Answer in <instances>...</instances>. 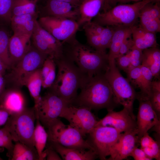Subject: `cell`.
<instances>
[{
  "instance_id": "cell-1",
  "label": "cell",
  "mask_w": 160,
  "mask_h": 160,
  "mask_svg": "<svg viewBox=\"0 0 160 160\" xmlns=\"http://www.w3.org/2000/svg\"><path fill=\"white\" fill-rule=\"evenodd\" d=\"M80 92L71 104L91 110H113L116 103L111 87L104 74L88 77L84 75L79 88Z\"/></svg>"
},
{
  "instance_id": "cell-36",
  "label": "cell",
  "mask_w": 160,
  "mask_h": 160,
  "mask_svg": "<svg viewBox=\"0 0 160 160\" xmlns=\"http://www.w3.org/2000/svg\"><path fill=\"white\" fill-rule=\"evenodd\" d=\"M141 65L131 69L126 73L127 79L131 85L134 89L138 88L140 90L142 89L143 84Z\"/></svg>"
},
{
  "instance_id": "cell-8",
  "label": "cell",
  "mask_w": 160,
  "mask_h": 160,
  "mask_svg": "<svg viewBox=\"0 0 160 160\" xmlns=\"http://www.w3.org/2000/svg\"><path fill=\"white\" fill-rule=\"evenodd\" d=\"M69 103L54 92L49 91L41 97L38 105L34 107L36 119L47 128L60 117Z\"/></svg>"
},
{
  "instance_id": "cell-16",
  "label": "cell",
  "mask_w": 160,
  "mask_h": 160,
  "mask_svg": "<svg viewBox=\"0 0 160 160\" xmlns=\"http://www.w3.org/2000/svg\"><path fill=\"white\" fill-rule=\"evenodd\" d=\"M79 6L57 0H47L41 10L42 16H53L73 20L79 17Z\"/></svg>"
},
{
  "instance_id": "cell-33",
  "label": "cell",
  "mask_w": 160,
  "mask_h": 160,
  "mask_svg": "<svg viewBox=\"0 0 160 160\" xmlns=\"http://www.w3.org/2000/svg\"><path fill=\"white\" fill-rule=\"evenodd\" d=\"M31 40L32 44L37 50L46 55L48 57H52L54 59L53 52L43 37L37 31L35 27L31 35Z\"/></svg>"
},
{
  "instance_id": "cell-12",
  "label": "cell",
  "mask_w": 160,
  "mask_h": 160,
  "mask_svg": "<svg viewBox=\"0 0 160 160\" xmlns=\"http://www.w3.org/2000/svg\"><path fill=\"white\" fill-rule=\"evenodd\" d=\"M47 57L31 44L21 59L12 68V80L18 85L22 86L25 78L30 73L41 68Z\"/></svg>"
},
{
  "instance_id": "cell-30",
  "label": "cell",
  "mask_w": 160,
  "mask_h": 160,
  "mask_svg": "<svg viewBox=\"0 0 160 160\" xmlns=\"http://www.w3.org/2000/svg\"><path fill=\"white\" fill-rule=\"evenodd\" d=\"M38 1V0H14L11 11L12 17L36 12Z\"/></svg>"
},
{
  "instance_id": "cell-52",
  "label": "cell",
  "mask_w": 160,
  "mask_h": 160,
  "mask_svg": "<svg viewBox=\"0 0 160 160\" xmlns=\"http://www.w3.org/2000/svg\"><path fill=\"white\" fill-rule=\"evenodd\" d=\"M3 160L2 159L0 156V160Z\"/></svg>"
},
{
  "instance_id": "cell-38",
  "label": "cell",
  "mask_w": 160,
  "mask_h": 160,
  "mask_svg": "<svg viewBox=\"0 0 160 160\" xmlns=\"http://www.w3.org/2000/svg\"><path fill=\"white\" fill-rule=\"evenodd\" d=\"M113 32L112 27L106 26L100 35L101 51L106 52V50L109 48Z\"/></svg>"
},
{
  "instance_id": "cell-40",
  "label": "cell",
  "mask_w": 160,
  "mask_h": 160,
  "mask_svg": "<svg viewBox=\"0 0 160 160\" xmlns=\"http://www.w3.org/2000/svg\"><path fill=\"white\" fill-rule=\"evenodd\" d=\"M115 61L118 68L126 73L128 71L130 65L129 52L126 55L117 57L115 59Z\"/></svg>"
},
{
  "instance_id": "cell-15",
  "label": "cell",
  "mask_w": 160,
  "mask_h": 160,
  "mask_svg": "<svg viewBox=\"0 0 160 160\" xmlns=\"http://www.w3.org/2000/svg\"><path fill=\"white\" fill-rule=\"evenodd\" d=\"M137 130H133L121 133L117 141L111 148L109 153V160H122L130 156L131 153L139 142Z\"/></svg>"
},
{
  "instance_id": "cell-50",
  "label": "cell",
  "mask_w": 160,
  "mask_h": 160,
  "mask_svg": "<svg viewBox=\"0 0 160 160\" xmlns=\"http://www.w3.org/2000/svg\"><path fill=\"white\" fill-rule=\"evenodd\" d=\"M7 68V67L0 60V75H3Z\"/></svg>"
},
{
  "instance_id": "cell-20",
  "label": "cell",
  "mask_w": 160,
  "mask_h": 160,
  "mask_svg": "<svg viewBox=\"0 0 160 160\" xmlns=\"http://www.w3.org/2000/svg\"><path fill=\"white\" fill-rule=\"evenodd\" d=\"M48 145L55 150L64 160H94L98 157L91 150L69 148L57 143L48 141Z\"/></svg>"
},
{
  "instance_id": "cell-49",
  "label": "cell",
  "mask_w": 160,
  "mask_h": 160,
  "mask_svg": "<svg viewBox=\"0 0 160 160\" xmlns=\"http://www.w3.org/2000/svg\"><path fill=\"white\" fill-rule=\"evenodd\" d=\"M61 1H64L69 3L72 4L79 6L80 4V0H57Z\"/></svg>"
},
{
  "instance_id": "cell-39",
  "label": "cell",
  "mask_w": 160,
  "mask_h": 160,
  "mask_svg": "<svg viewBox=\"0 0 160 160\" xmlns=\"http://www.w3.org/2000/svg\"><path fill=\"white\" fill-rule=\"evenodd\" d=\"M129 54L130 63L127 71L141 65L143 58V50L133 47L129 52Z\"/></svg>"
},
{
  "instance_id": "cell-4",
  "label": "cell",
  "mask_w": 160,
  "mask_h": 160,
  "mask_svg": "<svg viewBox=\"0 0 160 160\" xmlns=\"http://www.w3.org/2000/svg\"><path fill=\"white\" fill-rule=\"evenodd\" d=\"M160 0H143L132 4H119L99 12L93 21L103 26L131 27L136 25L140 11L147 4Z\"/></svg>"
},
{
  "instance_id": "cell-47",
  "label": "cell",
  "mask_w": 160,
  "mask_h": 160,
  "mask_svg": "<svg viewBox=\"0 0 160 160\" xmlns=\"http://www.w3.org/2000/svg\"><path fill=\"white\" fill-rule=\"evenodd\" d=\"M10 116L6 110L0 108V126L5 125Z\"/></svg>"
},
{
  "instance_id": "cell-23",
  "label": "cell",
  "mask_w": 160,
  "mask_h": 160,
  "mask_svg": "<svg viewBox=\"0 0 160 160\" xmlns=\"http://www.w3.org/2000/svg\"><path fill=\"white\" fill-rule=\"evenodd\" d=\"M103 0H85L79 6V17L77 22L79 27L92 21L101 10Z\"/></svg>"
},
{
  "instance_id": "cell-5",
  "label": "cell",
  "mask_w": 160,
  "mask_h": 160,
  "mask_svg": "<svg viewBox=\"0 0 160 160\" xmlns=\"http://www.w3.org/2000/svg\"><path fill=\"white\" fill-rule=\"evenodd\" d=\"M36 120L34 107H27L21 112L10 115L4 126L10 132L13 141L34 148L33 135Z\"/></svg>"
},
{
  "instance_id": "cell-3",
  "label": "cell",
  "mask_w": 160,
  "mask_h": 160,
  "mask_svg": "<svg viewBox=\"0 0 160 160\" xmlns=\"http://www.w3.org/2000/svg\"><path fill=\"white\" fill-rule=\"evenodd\" d=\"M58 67L55 79L50 91L72 104L77 94L84 75L74 63L64 54L55 60Z\"/></svg>"
},
{
  "instance_id": "cell-6",
  "label": "cell",
  "mask_w": 160,
  "mask_h": 160,
  "mask_svg": "<svg viewBox=\"0 0 160 160\" xmlns=\"http://www.w3.org/2000/svg\"><path fill=\"white\" fill-rule=\"evenodd\" d=\"M104 75L111 87L116 104L122 105L133 113V104L137 92L121 73L115 60H108V66Z\"/></svg>"
},
{
  "instance_id": "cell-21",
  "label": "cell",
  "mask_w": 160,
  "mask_h": 160,
  "mask_svg": "<svg viewBox=\"0 0 160 160\" xmlns=\"http://www.w3.org/2000/svg\"><path fill=\"white\" fill-rule=\"evenodd\" d=\"M39 13L13 16L10 24L14 34L31 36L35 27Z\"/></svg>"
},
{
  "instance_id": "cell-22",
  "label": "cell",
  "mask_w": 160,
  "mask_h": 160,
  "mask_svg": "<svg viewBox=\"0 0 160 160\" xmlns=\"http://www.w3.org/2000/svg\"><path fill=\"white\" fill-rule=\"evenodd\" d=\"M131 28L133 47L143 50L159 46L156 33L146 31L136 24L131 26Z\"/></svg>"
},
{
  "instance_id": "cell-26",
  "label": "cell",
  "mask_w": 160,
  "mask_h": 160,
  "mask_svg": "<svg viewBox=\"0 0 160 160\" xmlns=\"http://www.w3.org/2000/svg\"><path fill=\"white\" fill-rule=\"evenodd\" d=\"M42 85V78L41 68L37 69L28 75L24 79L22 86L28 88L35 103L34 106L39 103L41 97L40 92Z\"/></svg>"
},
{
  "instance_id": "cell-41",
  "label": "cell",
  "mask_w": 160,
  "mask_h": 160,
  "mask_svg": "<svg viewBox=\"0 0 160 160\" xmlns=\"http://www.w3.org/2000/svg\"><path fill=\"white\" fill-rule=\"evenodd\" d=\"M143 0H103L101 10L104 12L117 5V3L125 4L132 1H139Z\"/></svg>"
},
{
  "instance_id": "cell-28",
  "label": "cell",
  "mask_w": 160,
  "mask_h": 160,
  "mask_svg": "<svg viewBox=\"0 0 160 160\" xmlns=\"http://www.w3.org/2000/svg\"><path fill=\"white\" fill-rule=\"evenodd\" d=\"M35 28L43 37L53 53L55 60H59L64 55V46L62 42L57 39L43 28L36 22Z\"/></svg>"
},
{
  "instance_id": "cell-45",
  "label": "cell",
  "mask_w": 160,
  "mask_h": 160,
  "mask_svg": "<svg viewBox=\"0 0 160 160\" xmlns=\"http://www.w3.org/2000/svg\"><path fill=\"white\" fill-rule=\"evenodd\" d=\"M44 151L46 153L47 160H61V158L58 153L54 149L48 145Z\"/></svg>"
},
{
  "instance_id": "cell-34",
  "label": "cell",
  "mask_w": 160,
  "mask_h": 160,
  "mask_svg": "<svg viewBox=\"0 0 160 160\" xmlns=\"http://www.w3.org/2000/svg\"><path fill=\"white\" fill-rule=\"evenodd\" d=\"M151 105L159 119L160 114V78L153 80L151 87V94L149 99Z\"/></svg>"
},
{
  "instance_id": "cell-11",
  "label": "cell",
  "mask_w": 160,
  "mask_h": 160,
  "mask_svg": "<svg viewBox=\"0 0 160 160\" xmlns=\"http://www.w3.org/2000/svg\"><path fill=\"white\" fill-rule=\"evenodd\" d=\"M121 132L108 126L95 127L88 134V140L101 160L106 159L111 148L117 141Z\"/></svg>"
},
{
  "instance_id": "cell-2",
  "label": "cell",
  "mask_w": 160,
  "mask_h": 160,
  "mask_svg": "<svg viewBox=\"0 0 160 160\" xmlns=\"http://www.w3.org/2000/svg\"><path fill=\"white\" fill-rule=\"evenodd\" d=\"M64 54L72 60L82 73L88 77L104 74L108 65V54L82 44L75 36L64 44Z\"/></svg>"
},
{
  "instance_id": "cell-9",
  "label": "cell",
  "mask_w": 160,
  "mask_h": 160,
  "mask_svg": "<svg viewBox=\"0 0 160 160\" xmlns=\"http://www.w3.org/2000/svg\"><path fill=\"white\" fill-rule=\"evenodd\" d=\"M91 111L85 107L69 104L63 110L60 117L67 120L84 137L92 131L97 121Z\"/></svg>"
},
{
  "instance_id": "cell-17",
  "label": "cell",
  "mask_w": 160,
  "mask_h": 160,
  "mask_svg": "<svg viewBox=\"0 0 160 160\" xmlns=\"http://www.w3.org/2000/svg\"><path fill=\"white\" fill-rule=\"evenodd\" d=\"M138 19L139 25L143 29L156 33L160 32V2L145 5L140 11Z\"/></svg>"
},
{
  "instance_id": "cell-32",
  "label": "cell",
  "mask_w": 160,
  "mask_h": 160,
  "mask_svg": "<svg viewBox=\"0 0 160 160\" xmlns=\"http://www.w3.org/2000/svg\"><path fill=\"white\" fill-rule=\"evenodd\" d=\"M140 68L143 78L142 87L140 92L137 93V97L149 99L153 78V75L150 70L147 68L141 65Z\"/></svg>"
},
{
  "instance_id": "cell-43",
  "label": "cell",
  "mask_w": 160,
  "mask_h": 160,
  "mask_svg": "<svg viewBox=\"0 0 160 160\" xmlns=\"http://www.w3.org/2000/svg\"><path fill=\"white\" fill-rule=\"evenodd\" d=\"M53 66L47 75L42 80V87L49 88L53 83L56 77V66Z\"/></svg>"
},
{
  "instance_id": "cell-31",
  "label": "cell",
  "mask_w": 160,
  "mask_h": 160,
  "mask_svg": "<svg viewBox=\"0 0 160 160\" xmlns=\"http://www.w3.org/2000/svg\"><path fill=\"white\" fill-rule=\"evenodd\" d=\"M9 38L7 31L0 29V60L7 68H12L13 66L9 50Z\"/></svg>"
},
{
  "instance_id": "cell-37",
  "label": "cell",
  "mask_w": 160,
  "mask_h": 160,
  "mask_svg": "<svg viewBox=\"0 0 160 160\" xmlns=\"http://www.w3.org/2000/svg\"><path fill=\"white\" fill-rule=\"evenodd\" d=\"M14 0H0V22L10 24Z\"/></svg>"
},
{
  "instance_id": "cell-27",
  "label": "cell",
  "mask_w": 160,
  "mask_h": 160,
  "mask_svg": "<svg viewBox=\"0 0 160 160\" xmlns=\"http://www.w3.org/2000/svg\"><path fill=\"white\" fill-rule=\"evenodd\" d=\"M33 139L34 147L37 152L39 160L46 159V153L44 149L48 140V134L44 127L37 119H36Z\"/></svg>"
},
{
  "instance_id": "cell-7",
  "label": "cell",
  "mask_w": 160,
  "mask_h": 160,
  "mask_svg": "<svg viewBox=\"0 0 160 160\" xmlns=\"http://www.w3.org/2000/svg\"><path fill=\"white\" fill-rule=\"evenodd\" d=\"M48 141L59 144L65 147L95 151L88 140L69 125H65L58 119L48 128Z\"/></svg>"
},
{
  "instance_id": "cell-10",
  "label": "cell",
  "mask_w": 160,
  "mask_h": 160,
  "mask_svg": "<svg viewBox=\"0 0 160 160\" xmlns=\"http://www.w3.org/2000/svg\"><path fill=\"white\" fill-rule=\"evenodd\" d=\"M38 21L43 28L63 44L75 36L80 27L76 21L63 17L42 16Z\"/></svg>"
},
{
  "instance_id": "cell-25",
  "label": "cell",
  "mask_w": 160,
  "mask_h": 160,
  "mask_svg": "<svg viewBox=\"0 0 160 160\" xmlns=\"http://www.w3.org/2000/svg\"><path fill=\"white\" fill-rule=\"evenodd\" d=\"M141 65L150 70L153 78L159 79L160 50L158 47L148 48L143 50Z\"/></svg>"
},
{
  "instance_id": "cell-13",
  "label": "cell",
  "mask_w": 160,
  "mask_h": 160,
  "mask_svg": "<svg viewBox=\"0 0 160 160\" xmlns=\"http://www.w3.org/2000/svg\"><path fill=\"white\" fill-rule=\"evenodd\" d=\"M108 113L102 119L97 121V126L113 127L121 132L137 129L135 117L133 113L124 108L119 111L108 110Z\"/></svg>"
},
{
  "instance_id": "cell-42",
  "label": "cell",
  "mask_w": 160,
  "mask_h": 160,
  "mask_svg": "<svg viewBox=\"0 0 160 160\" xmlns=\"http://www.w3.org/2000/svg\"><path fill=\"white\" fill-rule=\"evenodd\" d=\"M131 36L126 39L122 44L117 57L127 54L131 50L134 45V43Z\"/></svg>"
},
{
  "instance_id": "cell-48",
  "label": "cell",
  "mask_w": 160,
  "mask_h": 160,
  "mask_svg": "<svg viewBox=\"0 0 160 160\" xmlns=\"http://www.w3.org/2000/svg\"><path fill=\"white\" fill-rule=\"evenodd\" d=\"M5 80L3 75H0V97L4 91Z\"/></svg>"
},
{
  "instance_id": "cell-29",
  "label": "cell",
  "mask_w": 160,
  "mask_h": 160,
  "mask_svg": "<svg viewBox=\"0 0 160 160\" xmlns=\"http://www.w3.org/2000/svg\"><path fill=\"white\" fill-rule=\"evenodd\" d=\"M11 160H39L35 148H31L19 142H15L10 159Z\"/></svg>"
},
{
  "instance_id": "cell-53",
  "label": "cell",
  "mask_w": 160,
  "mask_h": 160,
  "mask_svg": "<svg viewBox=\"0 0 160 160\" xmlns=\"http://www.w3.org/2000/svg\"></svg>"
},
{
  "instance_id": "cell-18",
  "label": "cell",
  "mask_w": 160,
  "mask_h": 160,
  "mask_svg": "<svg viewBox=\"0 0 160 160\" xmlns=\"http://www.w3.org/2000/svg\"><path fill=\"white\" fill-rule=\"evenodd\" d=\"M0 108L6 110L10 116L19 113L27 108L25 97L18 89L4 90L0 97Z\"/></svg>"
},
{
  "instance_id": "cell-46",
  "label": "cell",
  "mask_w": 160,
  "mask_h": 160,
  "mask_svg": "<svg viewBox=\"0 0 160 160\" xmlns=\"http://www.w3.org/2000/svg\"><path fill=\"white\" fill-rule=\"evenodd\" d=\"M154 140L148 135V132L145 133L140 139L141 148L150 146Z\"/></svg>"
},
{
  "instance_id": "cell-24",
  "label": "cell",
  "mask_w": 160,
  "mask_h": 160,
  "mask_svg": "<svg viewBox=\"0 0 160 160\" xmlns=\"http://www.w3.org/2000/svg\"><path fill=\"white\" fill-rule=\"evenodd\" d=\"M112 27L113 28V32L108 53V60H115L118 57L122 44L126 39L132 36L131 27Z\"/></svg>"
},
{
  "instance_id": "cell-19",
  "label": "cell",
  "mask_w": 160,
  "mask_h": 160,
  "mask_svg": "<svg viewBox=\"0 0 160 160\" xmlns=\"http://www.w3.org/2000/svg\"><path fill=\"white\" fill-rule=\"evenodd\" d=\"M31 36L14 33L10 37L9 50L12 67L21 59L30 47L32 44Z\"/></svg>"
},
{
  "instance_id": "cell-51",
  "label": "cell",
  "mask_w": 160,
  "mask_h": 160,
  "mask_svg": "<svg viewBox=\"0 0 160 160\" xmlns=\"http://www.w3.org/2000/svg\"><path fill=\"white\" fill-rule=\"evenodd\" d=\"M85 0H80V3H81V2H83V1H85Z\"/></svg>"
},
{
  "instance_id": "cell-14",
  "label": "cell",
  "mask_w": 160,
  "mask_h": 160,
  "mask_svg": "<svg viewBox=\"0 0 160 160\" xmlns=\"http://www.w3.org/2000/svg\"><path fill=\"white\" fill-rule=\"evenodd\" d=\"M139 105L136 121L137 134L139 140L152 127L160 125V119L153 109L149 99L136 97Z\"/></svg>"
},
{
  "instance_id": "cell-44",
  "label": "cell",
  "mask_w": 160,
  "mask_h": 160,
  "mask_svg": "<svg viewBox=\"0 0 160 160\" xmlns=\"http://www.w3.org/2000/svg\"><path fill=\"white\" fill-rule=\"evenodd\" d=\"M130 156L132 157L135 160H151L146 155L143 150L136 146L130 154Z\"/></svg>"
},
{
  "instance_id": "cell-35",
  "label": "cell",
  "mask_w": 160,
  "mask_h": 160,
  "mask_svg": "<svg viewBox=\"0 0 160 160\" xmlns=\"http://www.w3.org/2000/svg\"><path fill=\"white\" fill-rule=\"evenodd\" d=\"M12 137L8 130L4 126L0 129V147L6 148L7 151V156L10 159L14 145Z\"/></svg>"
}]
</instances>
